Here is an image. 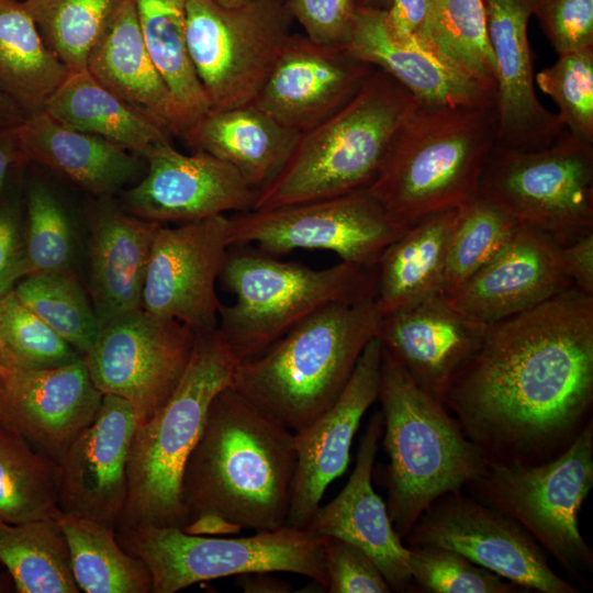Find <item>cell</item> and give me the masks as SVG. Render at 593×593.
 I'll list each match as a JSON object with an SVG mask.
<instances>
[{
  "instance_id": "ffe728a7",
  "label": "cell",
  "mask_w": 593,
  "mask_h": 593,
  "mask_svg": "<svg viewBox=\"0 0 593 593\" xmlns=\"http://www.w3.org/2000/svg\"><path fill=\"white\" fill-rule=\"evenodd\" d=\"M382 345L373 337L335 403L294 432L296 468L286 526L305 528L328 485L346 471L360 421L379 396Z\"/></svg>"
},
{
  "instance_id": "7402d4cb",
  "label": "cell",
  "mask_w": 593,
  "mask_h": 593,
  "mask_svg": "<svg viewBox=\"0 0 593 593\" xmlns=\"http://www.w3.org/2000/svg\"><path fill=\"white\" fill-rule=\"evenodd\" d=\"M538 0H483L496 64V147L534 150L567 128L536 97L528 22Z\"/></svg>"
},
{
  "instance_id": "94428289",
  "label": "cell",
  "mask_w": 593,
  "mask_h": 593,
  "mask_svg": "<svg viewBox=\"0 0 593 593\" xmlns=\"http://www.w3.org/2000/svg\"><path fill=\"white\" fill-rule=\"evenodd\" d=\"M286 1V0H284Z\"/></svg>"
},
{
  "instance_id": "4dcf8cb0",
  "label": "cell",
  "mask_w": 593,
  "mask_h": 593,
  "mask_svg": "<svg viewBox=\"0 0 593 593\" xmlns=\"http://www.w3.org/2000/svg\"><path fill=\"white\" fill-rule=\"evenodd\" d=\"M456 211L419 221L383 250L377 262L376 295L382 315L443 294Z\"/></svg>"
},
{
  "instance_id": "5bb4252c",
  "label": "cell",
  "mask_w": 593,
  "mask_h": 593,
  "mask_svg": "<svg viewBox=\"0 0 593 593\" xmlns=\"http://www.w3.org/2000/svg\"><path fill=\"white\" fill-rule=\"evenodd\" d=\"M195 337L188 325L141 307L102 324L83 360L96 388L128 401L139 424L177 388Z\"/></svg>"
},
{
  "instance_id": "7bdbcfd3",
  "label": "cell",
  "mask_w": 593,
  "mask_h": 593,
  "mask_svg": "<svg viewBox=\"0 0 593 593\" xmlns=\"http://www.w3.org/2000/svg\"><path fill=\"white\" fill-rule=\"evenodd\" d=\"M23 278L70 269L74 232L63 205L43 183L32 184L26 199Z\"/></svg>"
},
{
  "instance_id": "3957f363",
  "label": "cell",
  "mask_w": 593,
  "mask_h": 593,
  "mask_svg": "<svg viewBox=\"0 0 593 593\" xmlns=\"http://www.w3.org/2000/svg\"><path fill=\"white\" fill-rule=\"evenodd\" d=\"M496 134V105H435L416 100L368 189L406 227L458 209L479 195Z\"/></svg>"
},
{
  "instance_id": "44dd1931",
  "label": "cell",
  "mask_w": 593,
  "mask_h": 593,
  "mask_svg": "<svg viewBox=\"0 0 593 593\" xmlns=\"http://www.w3.org/2000/svg\"><path fill=\"white\" fill-rule=\"evenodd\" d=\"M102 398L83 357L53 369H0V425L55 462L93 421Z\"/></svg>"
},
{
  "instance_id": "ee69618b",
  "label": "cell",
  "mask_w": 593,
  "mask_h": 593,
  "mask_svg": "<svg viewBox=\"0 0 593 593\" xmlns=\"http://www.w3.org/2000/svg\"><path fill=\"white\" fill-rule=\"evenodd\" d=\"M536 82L556 102L566 128L593 144V47L559 55Z\"/></svg>"
},
{
  "instance_id": "7a4b0ae2",
  "label": "cell",
  "mask_w": 593,
  "mask_h": 593,
  "mask_svg": "<svg viewBox=\"0 0 593 593\" xmlns=\"http://www.w3.org/2000/svg\"><path fill=\"white\" fill-rule=\"evenodd\" d=\"M295 468L294 432L225 388L184 466V525L211 514L256 532L286 526Z\"/></svg>"
},
{
  "instance_id": "d590c367",
  "label": "cell",
  "mask_w": 593,
  "mask_h": 593,
  "mask_svg": "<svg viewBox=\"0 0 593 593\" xmlns=\"http://www.w3.org/2000/svg\"><path fill=\"white\" fill-rule=\"evenodd\" d=\"M0 562L20 593L80 592L58 519L21 524L0 519Z\"/></svg>"
},
{
  "instance_id": "4fadbf2b",
  "label": "cell",
  "mask_w": 593,
  "mask_h": 593,
  "mask_svg": "<svg viewBox=\"0 0 593 593\" xmlns=\"http://www.w3.org/2000/svg\"><path fill=\"white\" fill-rule=\"evenodd\" d=\"M407 227L395 221L369 189L228 217L231 247L256 244L270 256L324 249L342 261L377 266L383 250Z\"/></svg>"
},
{
  "instance_id": "7dc6e473",
  "label": "cell",
  "mask_w": 593,
  "mask_h": 593,
  "mask_svg": "<svg viewBox=\"0 0 593 593\" xmlns=\"http://www.w3.org/2000/svg\"><path fill=\"white\" fill-rule=\"evenodd\" d=\"M534 14L558 55L593 47V0H538Z\"/></svg>"
},
{
  "instance_id": "603a6c76",
  "label": "cell",
  "mask_w": 593,
  "mask_h": 593,
  "mask_svg": "<svg viewBox=\"0 0 593 593\" xmlns=\"http://www.w3.org/2000/svg\"><path fill=\"white\" fill-rule=\"evenodd\" d=\"M486 327L444 294L382 315L376 337L418 387L439 401L479 350Z\"/></svg>"
},
{
  "instance_id": "7c38bea8",
  "label": "cell",
  "mask_w": 593,
  "mask_h": 593,
  "mask_svg": "<svg viewBox=\"0 0 593 593\" xmlns=\"http://www.w3.org/2000/svg\"><path fill=\"white\" fill-rule=\"evenodd\" d=\"M284 0H188L186 41L211 110L255 102L291 34Z\"/></svg>"
},
{
  "instance_id": "b9f144b4",
  "label": "cell",
  "mask_w": 593,
  "mask_h": 593,
  "mask_svg": "<svg viewBox=\"0 0 593 593\" xmlns=\"http://www.w3.org/2000/svg\"><path fill=\"white\" fill-rule=\"evenodd\" d=\"M83 356L24 305L14 289L0 295V366L45 370L70 365Z\"/></svg>"
},
{
  "instance_id": "f35d334b",
  "label": "cell",
  "mask_w": 593,
  "mask_h": 593,
  "mask_svg": "<svg viewBox=\"0 0 593 593\" xmlns=\"http://www.w3.org/2000/svg\"><path fill=\"white\" fill-rule=\"evenodd\" d=\"M519 222L479 194L459 206L454 220L443 294H455L511 239Z\"/></svg>"
},
{
  "instance_id": "74e56055",
  "label": "cell",
  "mask_w": 593,
  "mask_h": 593,
  "mask_svg": "<svg viewBox=\"0 0 593 593\" xmlns=\"http://www.w3.org/2000/svg\"><path fill=\"white\" fill-rule=\"evenodd\" d=\"M57 465L16 432L0 425V519H58Z\"/></svg>"
},
{
  "instance_id": "5b68a950",
  "label": "cell",
  "mask_w": 593,
  "mask_h": 593,
  "mask_svg": "<svg viewBox=\"0 0 593 593\" xmlns=\"http://www.w3.org/2000/svg\"><path fill=\"white\" fill-rule=\"evenodd\" d=\"M378 399L390 460L387 508L402 538L435 501L473 483L489 458L383 347Z\"/></svg>"
},
{
  "instance_id": "4316f807",
  "label": "cell",
  "mask_w": 593,
  "mask_h": 593,
  "mask_svg": "<svg viewBox=\"0 0 593 593\" xmlns=\"http://www.w3.org/2000/svg\"><path fill=\"white\" fill-rule=\"evenodd\" d=\"M160 223L102 197L90 214L89 291L100 325L142 307L146 268Z\"/></svg>"
},
{
  "instance_id": "8992f818",
  "label": "cell",
  "mask_w": 593,
  "mask_h": 593,
  "mask_svg": "<svg viewBox=\"0 0 593 593\" xmlns=\"http://www.w3.org/2000/svg\"><path fill=\"white\" fill-rule=\"evenodd\" d=\"M238 358L217 327L197 332L177 388L147 421L137 424L127 457V493L115 530L184 525L182 475L213 399L231 387Z\"/></svg>"
},
{
  "instance_id": "52a82bcc",
  "label": "cell",
  "mask_w": 593,
  "mask_h": 593,
  "mask_svg": "<svg viewBox=\"0 0 593 593\" xmlns=\"http://www.w3.org/2000/svg\"><path fill=\"white\" fill-rule=\"evenodd\" d=\"M415 102L406 88L376 68L342 109L300 134L288 161L258 192L251 210L368 189L379 174L393 135Z\"/></svg>"
},
{
  "instance_id": "681fc988",
  "label": "cell",
  "mask_w": 593,
  "mask_h": 593,
  "mask_svg": "<svg viewBox=\"0 0 593 593\" xmlns=\"http://www.w3.org/2000/svg\"><path fill=\"white\" fill-rule=\"evenodd\" d=\"M24 235L13 209L0 210V295L23 278Z\"/></svg>"
},
{
  "instance_id": "d6a6232c",
  "label": "cell",
  "mask_w": 593,
  "mask_h": 593,
  "mask_svg": "<svg viewBox=\"0 0 593 593\" xmlns=\"http://www.w3.org/2000/svg\"><path fill=\"white\" fill-rule=\"evenodd\" d=\"M147 52L165 81L174 107V134L182 136L211 110L190 60L188 0H133Z\"/></svg>"
},
{
  "instance_id": "30bf717a",
  "label": "cell",
  "mask_w": 593,
  "mask_h": 593,
  "mask_svg": "<svg viewBox=\"0 0 593 593\" xmlns=\"http://www.w3.org/2000/svg\"><path fill=\"white\" fill-rule=\"evenodd\" d=\"M485 502L537 539L569 572L592 570L578 517L593 486V425L557 459L540 466L489 460L473 482Z\"/></svg>"
},
{
  "instance_id": "ab89813d",
  "label": "cell",
  "mask_w": 593,
  "mask_h": 593,
  "mask_svg": "<svg viewBox=\"0 0 593 593\" xmlns=\"http://www.w3.org/2000/svg\"><path fill=\"white\" fill-rule=\"evenodd\" d=\"M122 0H22L52 53L68 68H86L88 56Z\"/></svg>"
},
{
  "instance_id": "cb8c5ba5",
  "label": "cell",
  "mask_w": 593,
  "mask_h": 593,
  "mask_svg": "<svg viewBox=\"0 0 593 593\" xmlns=\"http://www.w3.org/2000/svg\"><path fill=\"white\" fill-rule=\"evenodd\" d=\"M559 244L519 224L506 245L449 302L488 327L573 287L564 273Z\"/></svg>"
},
{
  "instance_id": "816d5d0a",
  "label": "cell",
  "mask_w": 593,
  "mask_h": 593,
  "mask_svg": "<svg viewBox=\"0 0 593 593\" xmlns=\"http://www.w3.org/2000/svg\"><path fill=\"white\" fill-rule=\"evenodd\" d=\"M427 8L428 0H391L384 22L396 36L416 35L425 22Z\"/></svg>"
},
{
  "instance_id": "d4e9b609",
  "label": "cell",
  "mask_w": 593,
  "mask_h": 593,
  "mask_svg": "<svg viewBox=\"0 0 593 593\" xmlns=\"http://www.w3.org/2000/svg\"><path fill=\"white\" fill-rule=\"evenodd\" d=\"M382 433L383 417L378 412L361 436L356 465L346 485L332 501L317 507L305 528L357 546L378 566L391 591L402 592L413 581L410 549L402 544L371 481Z\"/></svg>"
},
{
  "instance_id": "8fae6325",
  "label": "cell",
  "mask_w": 593,
  "mask_h": 593,
  "mask_svg": "<svg viewBox=\"0 0 593 593\" xmlns=\"http://www.w3.org/2000/svg\"><path fill=\"white\" fill-rule=\"evenodd\" d=\"M479 194L559 245L593 231V144L566 130L534 150L494 146Z\"/></svg>"
},
{
  "instance_id": "e0dca14e",
  "label": "cell",
  "mask_w": 593,
  "mask_h": 593,
  "mask_svg": "<svg viewBox=\"0 0 593 593\" xmlns=\"http://www.w3.org/2000/svg\"><path fill=\"white\" fill-rule=\"evenodd\" d=\"M144 159L146 175L122 194V208L145 220L184 224L245 212L258 195L237 169L205 152L182 154L166 141Z\"/></svg>"
},
{
  "instance_id": "1f68e13d",
  "label": "cell",
  "mask_w": 593,
  "mask_h": 593,
  "mask_svg": "<svg viewBox=\"0 0 593 593\" xmlns=\"http://www.w3.org/2000/svg\"><path fill=\"white\" fill-rule=\"evenodd\" d=\"M44 111L71 128L108 139L141 158L169 141L167 131L108 90L87 68L69 71Z\"/></svg>"
},
{
  "instance_id": "83f0119b",
  "label": "cell",
  "mask_w": 593,
  "mask_h": 593,
  "mask_svg": "<svg viewBox=\"0 0 593 593\" xmlns=\"http://www.w3.org/2000/svg\"><path fill=\"white\" fill-rule=\"evenodd\" d=\"M22 157L99 197H110L142 171L141 157L102 137L71 128L46 111L16 127Z\"/></svg>"
},
{
  "instance_id": "d6986e66",
  "label": "cell",
  "mask_w": 593,
  "mask_h": 593,
  "mask_svg": "<svg viewBox=\"0 0 593 593\" xmlns=\"http://www.w3.org/2000/svg\"><path fill=\"white\" fill-rule=\"evenodd\" d=\"M345 45L291 33L254 104L299 133L342 109L374 71Z\"/></svg>"
},
{
  "instance_id": "f6af8a7d",
  "label": "cell",
  "mask_w": 593,
  "mask_h": 593,
  "mask_svg": "<svg viewBox=\"0 0 593 593\" xmlns=\"http://www.w3.org/2000/svg\"><path fill=\"white\" fill-rule=\"evenodd\" d=\"M413 581L433 593H508L517 586L461 553L437 546H411Z\"/></svg>"
},
{
  "instance_id": "9f6ffc18",
  "label": "cell",
  "mask_w": 593,
  "mask_h": 593,
  "mask_svg": "<svg viewBox=\"0 0 593 593\" xmlns=\"http://www.w3.org/2000/svg\"><path fill=\"white\" fill-rule=\"evenodd\" d=\"M25 118V113L0 91V128L16 127Z\"/></svg>"
},
{
  "instance_id": "277c9868",
  "label": "cell",
  "mask_w": 593,
  "mask_h": 593,
  "mask_svg": "<svg viewBox=\"0 0 593 593\" xmlns=\"http://www.w3.org/2000/svg\"><path fill=\"white\" fill-rule=\"evenodd\" d=\"M381 317L376 299L324 306L239 361L231 387L298 432L338 399Z\"/></svg>"
},
{
  "instance_id": "c3c4849f",
  "label": "cell",
  "mask_w": 593,
  "mask_h": 593,
  "mask_svg": "<svg viewBox=\"0 0 593 593\" xmlns=\"http://www.w3.org/2000/svg\"><path fill=\"white\" fill-rule=\"evenodd\" d=\"M286 7L311 41L326 45H345L354 16V0H286Z\"/></svg>"
},
{
  "instance_id": "f5cc1de1",
  "label": "cell",
  "mask_w": 593,
  "mask_h": 593,
  "mask_svg": "<svg viewBox=\"0 0 593 593\" xmlns=\"http://www.w3.org/2000/svg\"><path fill=\"white\" fill-rule=\"evenodd\" d=\"M237 585L246 593H289L293 588L270 572H255L240 574Z\"/></svg>"
},
{
  "instance_id": "6f0895ef",
  "label": "cell",
  "mask_w": 593,
  "mask_h": 593,
  "mask_svg": "<svg viewBox=\"0 0 593 593\" xmlns=\"http://www.w3.org/2000/svg\"><path fill=\"white\" fill-rule=\"evenodd\" d=\"M356 7L385 11L391 0H354Z\"/></svg>"
},
{
  "instance_id": "11a10c76",
  "label": "cell",
  "mask_w": 593,
  "mask_h": 593,
  "mask_svg": "<svg viewBox=\"0 0 593 593\" xmlns=\"http://www.w3.org/2000/svg\"><path fill=\"white\" fill-rule=\"evenodd\" d=\"M16 127L0 128V192L10 167L22 157Z\"/></svg>"
},
{
  "instance_id": "f546056e",
  "label": "cell",
  "mask_w": 593,
  "mask_h": 593,
  "mask_svg": "<svg viewBox=\"0 0 593 593\" xmlns=\"http://www.w3.org/2000/svg\"><path fill=\"white\" fill-rule=\"evenodd\" d=\"M86 68L108 90L174 134L171 97L145 46L133 0H122Z\"/></svg>"
},
{
  "instance_id": "9c48e42d",
  "label": "cell",
  "mask_w": 593,
  "mask_h": 593,
  "mask_svg": "<svg viewBox=\"0 0 593 593\" xmlns=\"http://www.w3.org/2000/svg\"><path fill=\"white\" fill-rule=\"evenodd\" d=\"M121 547L142 559L152 593H176L192 584L255 572H291L327 591L324 536L283 526L238 538L200 536L180 527L139 526L115 530Z\"/></svg>"
},
{
  "instance_id": "836d02e7",
  "label": "cell",
  "mask_w": 593,
  "mask_h": 593,
  "mask_svg": "<svg viewBox=\"0 0 593 593\" xmlns=\"http://www.w3.org/2000/svg\"><path fill=\"white\" fill-rule=\"evenodd\" d=\"M68 74L22 1L0 0V91L31 115L44 110Z\"/></svg>"
},
{
  "instance_id": "2e32d148",
  "label": "cell",
  "mask_w": 593,
  "mask_h": 593,
  "mask_svg": "<svg viewBox=\"0 0 593 593\" xmlns=\"http://www.w3.org/2000/svg\"><path fill=\"white\" fill-rule=\"evenodd\" d=\"M228 216L158 228L145 273L142 307L195 332L217 327L215 283L228 256Z\"/></svg>"
},
{
  "instance_id": "484cf974",
  "label": "cell",
  "mask_w": 593,
  "mask_h": 593,
  "mask_svg": "<svg viewBox=\"0 0 593 593\" xmlns=\"http://www.w3.org/2000/svg\"><path fill=\"white\" fill-rule=\"evenodd\" d=\"M347 49L359 60L392 76L422 103L496 105V91L447 63L415 35L388 29L384 11L356 7Z\"/></svg>"
},
{
  "instance_id": "db71d44e",
  "label": "cell",
  "mask_w": 593,
  "mask_h": 593,
  "mask_svg": "<svg viewBox=\"0 0 593 593\" xmlns=\"http://www.w3.org/2000/svg\"><path fill=\"white\" fill-rule=\"evenodd\" d=\"M181 529L190 535L223 536L236 534L242 527L230 523L220 516L206 514L187 523Z\"/></svg>"
},
{
  "instance_id": "9a60e30c",
  "label": "cell",
  "mask_w": 593,
  "mask_h": 593,
  "mask_svg": "<svg viewBox=\"0 0 593 593\" xmlns=\"http://www.w3.org/2000/svg\"><path fill=\"white\" fill-rule=\"evenodd\" d=\"M410 546L457 551L517 586L542 593H578L557 575L544 552L518 523L452 492L435 501L406 535Z\"/></svg>"
},
{
  "instance_id": "91938a15",
  "label": "cell",
  "mask_w": 593,
  "mask_h": 593,
  "mask_svg": "<svg viewBox=\"0 0 593 593\" xmlns=\"http://www.w3.org/2000/svg\"><path fill=\"white\" fill-rule=\"evenodd\" d=\"M0 369H1V366H0Z\"/></svg>"
},
{
  "instance_id": "680465c9",
  "label": "cell",
  "mask_w": 593,
  "mask_h": 593,
  "mask_svg": "<svg viewBox=\"0 0 593 593\" xmlns=\"http://www.w3.org/2000/svg\"><path fill=\"white\" fill-rule=\"evenodd\" d=\"M214 1L223 7L233 8V7H236L246 2L247 0H214Z\"/></svg>"
},
{
  "instance_id": "e575fe53",
  "label": "cell",
  "mask_w": 593,
  "mask_h": 593,
  "mask_svg": "<svg viewBox=\"0 0 593 593\" xmlns=\"http://www.w3.org/2000/svg\"><path fill=\"white\" fill-rule=\"evenodd\" d=\"M58 523L67 539L72 575L86 593H152L145 562L125 551L114 527L68 514Z\"/></svg>"
},
{
  "instance_id": "ba28073f",
  "label": "cell",
  "mask_w": 593,
  "mask_h": 593,
  "mask_svg": "<svg viewBox=\"0 0 593 593\" xmlns=\"http://www.w3.org/2000/svg\"><path fill=\"white\" fill-rule=\"evenodd\" d=\"M220 280L235 301L222 303L217 328L239 361L260 355L324 306L377 295V266L340 261L313 269L244 249L228 251Z\"/></svg>"
},
{
  "instance_id": "ac0fdd59",
  "label": "cell",
  "mask_w": 593,
  "mask_h": 593,
  "mask_svg": "<svg viewBox=\"0 0 593 593\" xmlns=\"http://www.w3.org/2000/svg\"><path fill=\"white\" fill-rule=\"evenodd\" d=\"M137 415L133 405L103 394L93 421L69 444L57 465L63 514L116 526L126 501V465Z\"/></svg>"
},
{
  "instance_id": "f1b7e54d",
  "label": "cell",
  "mask_w": 593,
  "mask_h": 593,
  "mask_svg": "<svg viewBox=\"0 0 593 593\" xmlns=\"http://www.w3.org/2000/svg\"><path fill=\"white\" fill-rule=\"evenodd\" d=\"M254 103L210 110L181 138L232 165L259 192L281 171L300 137Z\"/></svg>"
},
{
  "instance_id": "6da1fadb",
  "label": "cell",
  "mask_w": 593,
  "mask_h": 593,
  "mask_svg": "<svg viewBox=\"0 0 593 593\" xmlns=\"http://www.w3.org/2000/svg\"><path fill=\"white\" fill-rule=\"evenodd\" d=\"M593 400V296L570 287L486 327L443 403L482 447L542 450Z\"/></svg>"
},
{
  "instance_id": "bcb514c9",
  "label": "cell",
  "mask_w": 593,
  "mask_h": 593,
  "mask_svg": "<svg viewBox=\"0 0 593 593\" xmlns=\"http://www.w3.org/2000/svg\"><path fill=\"white\" fill-rule=\"evenodd\" d=\"M329 593H389L391 588L373 560L357 546L337 538L324 541Z\"/></svg>"
},
{
  "instance_id": "f907efd6",
  "label": "cell",
  "mask_w": 593,
  "mask_h": 593,
  "mask_svg": "<svg viewBox=\"0 0 593 593\" xmlns=\"http://www.w3.org/2000/svg\"><path fill=\"white\" fill-rule=\"evenodd\" d=\"M559 257L572 286L593 296V231L560 245Z\"/></svg>"
},
{
  "instance_id": "8d00e7d4",
  "label": "cell",
  "mask_w": 593,
  "mask_h": 593,
  "mask_svg": "<svg viewBox=\"0 0 593 593\" xmlns=\"http://www.w3.org/2000/svg\"><path fill=\"white\" fill-rule=\"evenodd\" d=\"M415 36L440 58L496 91L483 0H428L425 22Z\"/></svg>"
},
{
  "instance_id": "60d3db41",
  "label": "cell",
  "mask_w": 593,
  "mask_h": 593,
  "mask_svg": "<svg viewBox=\"0 0 593 593\" xmlns=\"http://www.w3.org/2000/svg\"><path fill=\"white\" fill-rule=\"evenodd\" d=\"M14 292L24 305L82 356L92 347L101 325L70 269L29 275L19 282Z\"/></svg>"
}]
</instances>
